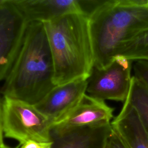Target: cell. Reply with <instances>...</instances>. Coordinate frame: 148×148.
Segmentation results:
<instances>
[{"instance_id":"cell-4","label":"cell","mask_w":148,"mask_h":148,"mask_svg":"<svg viewBox=\"0 0 148 148\" xmlns=\"http://www.w3.org/2000/svg\"><path fill=\"white\" fill-rule=\"evenodd\" d=\"M2 121L4 136L20 145L29 140L51 141L52 123L35 105L3 97Z\"/></svg>"},{"instance_id":"cell-15","label":"cell","mask_w":148,"mask_h":148,"mask_svg":"<svg viewBox=\"0 0 148 148\" xmlns=\"http://www.w3.org/2000/svg\"><path fill=\"white\" fill-rule=\"evenodd\" d=\"M104 148H128L117 132L113 129L108 136Z\"/></svg>"},{"instance_id":"cell-11","label":"cell","mask_w":148,"mask_h":148,"mask_svg":"<svg viewBox=\"0 0 148 148\" xmlns=\"http://www.w3.org/2000/svg\"><path fill=\"white\" fill-rule=\"evenodd\" d=\"M111 124L128 148H148V132L136 110L127 100Z\"/></svg>"},{"instance_id":"cell-2","label":"cell","mask_w":148,"mask_h":148,"mask_svg":"<svg viewBox=\"0 0 148 148\" xmlns=\"http://www.w3.org/2000/svg\"><path fill=\"white\" fill-rule=\"evenodd\" d=\"M88 24L94 67H106L124 44L148 29V0L103 1Z\"/></svg>"},{"instance_id":"cell-19","label":"cell","mask_w":148,"mask_h":148,"mask_svg":"<svg viewBox=\"0 0 148 148\" xmlns=\"http://www.w3.org/2000/svg\"><path fill=\"white\" fill-rule=\"evenodd\" d=\"M1 0H0V2H1Z\"/></svg>"},{"instance_id":"cell-13","label":"cell","mask_w":148,"mask_h":148,"mask_svg":"<svg viewBox=\"0 0 148 148\" xmlns=\"http://www.w3.org/2000/svg\"><path fill=\"white\" fill-rule=\"evenodd\" d=\"M117 55L123 56L132 62L148 60V29L124 44L119 50Z\"/></svg>"},{"instance_id":"cell-3","label":"cell","mask_w":148,"mask_h":148,"mask_svg":"<svg viewBox=\"0 0 148 148\" xmlns=\"http://www.w3.org/2000/svg\"><path fill=\"white\" fill-rule=\"evenodd\" d=\"M54 66V83L87 79L94 67L88 17L66 14L43 23Z\"/></svg>"},{"instance_id":"cell-1","label":"cell","mask_w":148,"mask_h":148,"mask_svg":"<svg viewBox=\"0 0 148 148\" xmlns=\"http://www.w3.org/2000/svg\"><path fill=\"white\" fill-rule=\"evenodd\" d=\"M2 88L3 97L36 105L56 85L54 66L42 23L31 22Z\"/></svg>"},{"instance_id":"cell-14","label":"cell","mask_w":148,"mask_h":148,"mask_svg":"<svg viewBox=\"0 0 148 148\" xmlns=\"http://www.w3.org/2000/svg\"><path fill=\"white\" fill-rule=\"evenodd\" d=\"M134 76L139 79L148 88V60H138L133 65Z\"/></svg>"},{"instance_id":"cell-7","label":"cell","mask_w":148,"mask_h":148,"mask_svg":"<svg viewBox=\"0 0 148 148\" xmlns=\"http://www.w3.org/2000/svg\"><path fill=\"white\" fill-rule=\"evenodd\" d=\"M87 79H77L56 85L35 106L52 123L64 119L86 93Z\"/></svg>"},{"instance_id":"cell-17","label":"cell","mask_w":148,"mask_h":148,"mask_svg":"<svg viewBox=\"0 0 148 148\" xmlns=\"http://www.w3.org/2000/svg\"><path fill=\"white\" fill-rule=\"evenodd\" d=\"M3 121H2V101L0 98V146L3 143Z\"/></svg>"},{"instance_id":"cell-12","label":"cell","mask_w":148,"mask_h":148,"mask_svg":"<svg viewBox=\"0 0 148 148\" xmlns=\"http://www.w3.org/2000/svg\"><path fill=\"white\" fill-rule=\"evenodd\" d=\"M127 100L135 108L148 132V88L139 79L132 76Z\"/></svg>"},{"instance_id":"cell-18","label":"cell","mask_w":148,"mask_h":148,"mask_svg":"<svg viewBox=\"0 0 148 148\" xmlns=\"http://www.w3.org/2000/svg\"><path fill=\"white\" fill-rule=\"evenodd\" d=\"M0 148H11L10 147H9L8 146H6V145H5L4 143L3 145H2L1 146H0Z\"/></svg>"},{"instance_id":"cell-6","label":"cell","mask_w":148,"mask_h":148,"mask_svg":"<svg viewBox=\"0 0 148 148\" xmlns=\"http://www.w3.org/2000/svg\"><path fill=\"white\" fill-rule=\"evenodd\" d=\"M28 23L13 0L0 2V80L5 79L21 46Z\"/></svg>"},{"instance_id":"cell-8","label":"cell","mask_w":148,"mask_h":148,"mask_svg":"<svg viewBox=\"0 0 148 148\" xmlns=\"http://www.w3.org/2000/svg\"><path fill=\"white\" fill-rule=\"evenodd\" d=\"M112 131L111 123L62 130L51 129V148H104Z\"/></svg>"},{"instance_id":"cell-10","label":"cell","mask_w":148,"mask_h":148,"mask_svg":"<svg viewBox=\"0 0 148 148\" xmlns=\"http://www.w3.org/2000/svg\"><path fill=\"white\" fill-rule=\"evenodd\" d=\"M27 23H46L66 14L82 13L79 0H13Z\"/></svg>"},{"instance_id":"cell-5","label":"cell","mask_w":148,"mask_h":148,"mask_svg":"<svg viewBox=\"0 0 148 148\" xmlns=\"http://www.w3.org/2000/svg\"><path fill=\"white\" fill-rule=\"evenodd\" d=\"M132 62L117 55L106 67H93L87 79L86 94L103 101L113 100L124 103L131 87Z\"/></svg>"},{"instance_id":"cell-16","label":"cell","mask_w":148,"mask_h":148,"mask_svg":"<svg viewBox=\"0 0 148 148\" xmlns=\"http://www.w3.org/2000/svg\"><path fill=\"white\" fill-rule=\"evenodd\" d=\"M53 142L29 140L21 145L20 148H51Z\"/></svg>"},{"instance_id":"cell-9","label":"cell","mask_w":148,"mask_h":148,"mask_svg":"<svg viewBox=\"0 0 148 148\" xmlns=\"http://www.w3.org/2000/svg\"><path fill=\"white\" fill-rule=\"evenodd\" d=\"M113 112L114 108L105 101L94 98L86 93L72 111L62 120L53 124L51 129L62 130L111 123Z\"/></svg>"}]
</instances>
